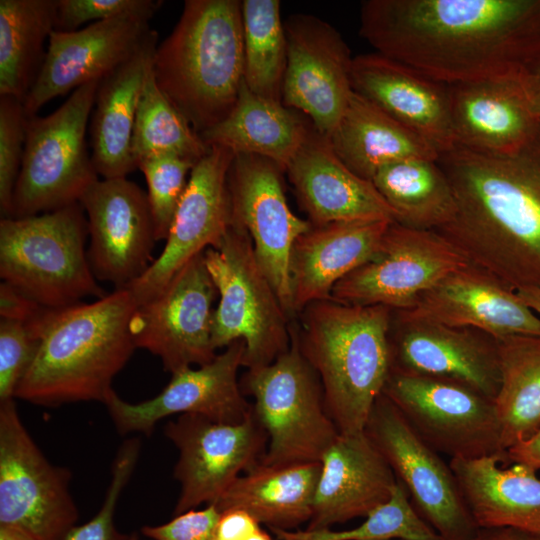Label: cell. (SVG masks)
<instances>
[{"instance_id": "f907efd6", "label": "cell", "mask_w": 540, "mask_h": 540, "mask_svg": "<svg viewBox=\"0 0 540 540\" xmlns=\"http://www.w3.org/2000/svg\"><path fill=\"white\" fill-rule=\"evenodd\" d=\"M521 300L540 317V288H525L517 291Z\"/></svg>"}, {"instance_id": "83f0119b", "label": "cell", "mask_w": 540, "mask_h": 540, "mask_svg": "<svg viewBox=\"0 0 540 540\" xmlns=\"http://www.w3.org/2000/svg\"><path fill=\"white\" fill-rule=\"evenodd\" d=\"M391 223L336 222L300 235L289 262L294 316L313 302L331 299L339 281L374 257Z\"/></svg>"}, {"instance_id": "681fc988", "label": "cell", "mask_w": 540, "mask_h": 540, "mask_svg": "<svg viewBox=\"0 0 540 540\" xmlns=\"http://www.w3.org/2000/svg\"><path fill=\"white\" fill-rule=\"evenodd\" d=\"M524 80L533 108L540 117V64Z\"/></svg>"}, {"instance_id": "44dd1931", "label": "cell", "mask_w": 540, "mask_h": 540, "mask_svg": "<svg viewBox=\"0 0 540 540\" xmlns=\"http://www.w3.org/2000/svg\"><path fill=\"white\" fill-rule=\"evenodd\" d=\"M151 17L124 14L72 32L53 30L38 76L23 106L27 117L57 96L104 76L157 36Z\"/></svg>"}, {"instance_id": "bcb514c9", "label": "cell", "mask_w": 540, "mask_h": 540, "mask_svg": "<svg viewBox=\"0 0 540 540\" xmlns=\"http://www.w3.org/2000/svg\"><path fill=\"white\" fill-rule=\"evenodd\" d=\"M260 529V523L248 512L228 509L220 512L215 540H247Z\"/></svg>"}, {"instance_id": "2e32d148", "label": "cell", "mask_w": 540, "mask_h": 540, "mask_svg": "<svg viewBox=\"0 0 540 540\" xmlns=\"http://www.w3.org/2000/svg\"><path fill=\"white\" fill-rule=\"evenodd\" d=\"M277 164L255 155H235L228 174L232 222L249 234L258 263L293 320L290 254L311 223L289 207Z\"/></svg>"}, {"instance_id": "277c9868", "label": "cell", "mask_w": 540, "mask_h": 540, "mask_svg": "<svg viewBox=\"0 0 540 540\" xmlns=\"http://www.w3.org/2000/svg\"><path fill=\"white\" fill-rule=\"evenodd\" d=\"M392 310L321 300L293 319L299 349L317 373L340 434L364 431L391 371Z\"/></svg>"}, {"instance_id": "ac0fdd59", "label": "cell", "mask_w": 540, "mask_h": 540, "mask_svg": "<svg viewBox=\"0 0 540 540\" xmlns=\"http://www.w3.org/2000/svg\"><path fill=\"white\" fill-rule=\"evenodd\" d=\"M235 154L222 146L192 168L161 254L128 289L137 305L156 296L192 258L216 247L232 223L228 174Z\"/></svg>"}, {"instance_id": "4316f807", "label": "cell", "mask_w": 540, "mask_h": 540, "mask_svg": "<svg viewBox=\"0 0 540 540\" xmlns=\"http://www.w3.org/2000/svg\"><path fill=\"white\" fill-rule=\"evenodd\" d=\"M320 464L307 529L330 528L366 517L390 499L397 483L391 467L365 431L340 434Z\"/></svg>"}, {"instance_id": "ee69618b", "label": "cell", "mask_w": 540, "mask_h": 540, "mask_svg": "<svg viewBox=\"0 0 540 540\" xmlns=\"http://www.w3.org/2000/svg\"><path fill=\"white\" fill-rule=\"evenodd\" d=\"M159 0H57L54 30L72 32L88 21H102L124 14L152 17Z\"/></svg>"}, {"instance_id": "f1b7e54d", "label": "cell", "mask_w": 540, "mask_h": 540, "mask_svg": "<svg viewBox=\"0 0 540 540\" xmlns=\"http://www.w3.org/2000/svg\"><path fill=\"white\" fill-rule=\"evenodd\" d=\"M499 455L453 458L449 465L479 528L511 527L540 534V478L535 470Z\"/></svg>"}, {"instance_id": "ffe728a7", "label": "cell", "mask_w": 540, "mask_h": 540, "mask_svg": "<svg viewBox=\"0 0 540 540\" xmlns=\"http://www.w3.org/2000/svg\"><path fill=\"white\" fill-rule=\"evenodd\" d=\"M79 203L87 215L95 278L115 290L128 288L153 263L157 240L147 193L127 178L98 179Z\"/></svg>"}, {"instance_id": "e0dca14e", "label": "cell", "mask_w": 540, "mask_h": 540, "mask_svg": "<svg viewBox=\"0 0 540 540\" xmlns=\"http://www.w3.org/2000/svg\"><path fill=\"white\" fill-rule=\"evenodd\" d=\"M285 23L287 66L282 103L309 119L328 137L353 94V57L341 34L328 22L293 14Z\"/></svg>"}, {"instance_id": "60d3db41", "label": "cell", "mask_w": 540, "mask_h": 540, "mask_svg": "<svg viewBox=\"0 0 540 540\" xmlns=\"http://www.w3.org/2000/svg\"><path fill=\"white\" fill-rule=\"evenodd\" d=\"M46 308L21 317H0V402L15 398L39 344L40 322Z\"/></svg>"}, {"instance_id": "ab89813d", "label": "cell", "mask_w": 540, "mask_h": 540, "mask_svg": "<svg viewBox=\"0 0 540 540\" xmlns=\"http://www.w3.org/2000/svg\"><path fill=\"white\" fill-rule=\"evenodd\" d=\"M195 164L183 158L163 155L141 160L138 169L145 176L156 240H166L178 205Z\"/></svg>"}, {"instance_id": "f6af8a7d", "label": "cell", "mask_w": 540, "mask_h": 540, "mask_svg": "<svg viewBox=\"0 0 540 540\" xmlns=\"http://www.w3.org/2000/svg\"><path fill=\"white\" fill-rule=\"evenodd\" d=\"M220 512L214 503L204 509H191L176 515L169 522L144 526L141 532L152 540H215Z\"/></svg>"}, {"instance_id": "7dc6e473", "label": "cell", "mask_w": 540, "mask_h": 540, "mask_svg": "<svg viewBox=\"0 0 540 540\" xmlns=\"http://www.w3.org/2000/svg\"><path fill=\"white\" fill-rule=\"evenodd\" d=\"M506 462L524 464L535 471L540 469V428L529 439L520 442L505 453Z\"/></svg>"}, {"instance_id": "8992f818", "label": "cell", "mask_w": 540, "mask_h": 540, "mask_svg": "<svg viewBox=\"0 0 540 540\" xmlns=\"http://www.w3.org/2000/svg\"><path fill=\"white\" fill-rule=\"evenodd\" d=\"M87 218L80 203L0 221V277L34 303L50 309L107 295L92 272L85 244Z\"/></svg>"}, {"instance_id": "74e56055", "label": "cell", "mask_w": 540, "mask_h": 540, "mask_svg": "<svg viewBox=\"0 0 540 540\" xmlns=\"http://www.w3.org/2000/svg\"><path fill=\"white\" fill-rule=\"evenodd\" d=\"M209 148L160 90L151 64L139 99L132 135L131 152L136 166L143 159L163 155L196 164Z\"/></svg>"}, {"instance_id": "816d5d0a", "label": "cell", "mask_w": 540, "mask_h": 540, "mask_svg": "<svg viewBox=\"0 0 540 540\" xmlns=\"http://www.w3.org/2000/svg\"><path fill=\"white\" fill-rule=\"evenodd\" d=\"M0 540H36L26 532L11 526L0 525Z\"/></svg>"}, {"instance_id": "8d00e7d4", "label": "cell", "mask_w": 540, "mask_h": 540, "mask_svg": "<svg viewBox=\"0 0 540 540\" xmlns=\"http://www.w3.org/2000/svg\"><path fill=\"white\" fill-rule=\"evenodd\" d=\"M244 76L253 93L282 102L287 66V39L279 0L241 3Z\"/></svg>"}, {"instance_id": "5b68a950", "label": "cell", "mask_w": 540, "mask_h": 540, "mask_svg": "<svg viewBox=\"0 0 540 540\" xmlns=\"http://www.w3.org/2000/svg\"><path fill=\"white\" fill-rule=\"evenodd\" d=\"M240 0H186L155 50V81L198 133L233 109L244 76Z\"/></svg>"}, {"instance_id": "1f68e13d", "label": "cell", "mask_w": 540, "mask_h": 540, "mask_svg": "<svg viewBox=\"0 0 540 540\" xmlns=\"http://www.w3.org/2000/svg\"><path fill=\"white\" fill-rule=\"evenodd\" d=\"M320 462L270 466L259 462L240 475L214 504L219 512L240 509L269 528L296 530L309 522Z\"/></svg>"}, {"instance_id": "b9f144b4", "label": "cell", "mask_w": 540, "mask_h": 540, "mask_svg": "<svg viewBox=\"0 0 540 540\" xmlns=\"http://www.w3.org/2000/svg\"><path fill=\"white\" fill-rule=\"evenodd\" d=\"M141 449L138 438H131L119 447L111 468V481L100 510L86 523L74 526L63 540H131L115 526L114 515L120 495L137 464Z\"/></svg>"}, {"instance_id": "484cf974", "label": "cell", "mask_w": 540, "mask_h": 540, "mask_svg": "<svg viewBox=\"0 0 540 540\" xmlns=\"http://www.w3.org/2000/svg\"><path fill=\"white\" fill-rule=\"evenodd\" d=\"M285 173L312 226L368 220L396 222L393 210L372 181L353 173L336 155L328 138L314 127Z\"/></svg>"}, {"instance_id": "836d02e7", "label": "cell", "mask_w": 540, "mask_h": 540, "mask_svg": "<svg viewBox=\"0 0 540 540\" xmlns=\"http://www.w3.org/2000/svg\"><path fill=\"white\" fill-rule=\"evenodd\" d=\"M372 183L400 225L437 231L455 216L453 190L437 159L408 158L390 163L377 171Z\"/></svg>"}, {"instance_id": "8fae6325", "label": "cell", "mask_w": 540, "mask_h": 540, "mask_svg": "<svg viewBox=\"0 0 540 540\" xmlns=\"http://www.w3.org/2000/svg\"><path fill=\"white\" fill-rule=\"evenodd\" d=\"M70 479L31 438L14 399L0 402V525L36 540H63L79 517Z\"/></svg>"}, {"instance_id": "e575fe53", "label": "cell", "mask_w": 540, "mask_h": 540, "mask_svg": "<svg viewBox=\"0 0 540 540\" xmlns=\"http://www.w3.org/2000/svg\"><path fill=\"white\" fill-rule=\"evenodd\" d=\"M500 386L493 401L505 452L540 428V336L496 339Z\"/></svg>"}, {"instance_id": "7a4b0ae2", "label": "cell", "mask_w": 540, "mask_h": 540, "mask_svg": "<svg viewBox=\"0 0 540 540\" xmlns=\"http://www.w3.org/2000/svg\"><path fill=\"white\" fill-rule=\"evenodd\" d=\"M456 213L436 232L515 291L540 288V130L519 150L440 154Z\"/></svg>"}, {"instance_id": "603a6c76", "label": "cell", "mask_w": 540, "mask_h": 540, "mask_svg": "<svg viewBox=\"0 0 540 540\" xmlns=\"http://www.w3.org/2000/svg\"><path fill=\"white\" fill-rule=\"evenodd\" d=\"M395 311L409 319L474 328L495 339L540 336V317L517 291L471 263L446 275L413 307Z\"/></svg>"}, {"instance_id": "7bdbcfd3", "label": "cell", "mask_w": 540, "mask_h": 540, "mask_svg": "<svg viewBox=\"0 0 540 540\" xmlns=\"http://www.w3.org/2000/svg\"><path fill=\"white\" fill-rule=\"evenodd\" d=\"M23 102L0 96V211L11 218L13 195L20 173L26 139Z\"/></svg>"}, {"instance_id": "9c48e42d", "label": "cell", "mask_w": 540, "mask_h": 540, "mask_svg": "<svg viewBox=\"0 0 540 540\" xmlns=\"http://www.w3.org/2000/svg\"><path fill=\"white\" fill-rule=\"evenodd\" d=\"M99 82L94 80L75 89L47 116L27 117L24 155L11 218L79 203L98 180L85 135Z\"/></svg>"}, {"instance_id": "7c38bea8", "label": "cell", "mask_w": 540, "mask_h": 540, "mask_svg": "<svg viewBox=\"0 0 540 540\" xmlns=\"http://www.w3.org/2000/svg\"><path fill=\"white\" fill-rule=\"evenodd\" d=\"M365 433L407 491L419 515L441 540H468L479 529L452 469L410 427L382 393L369 414Z\"/></svg>"}, {"instance_id": "7402d4cb", "label": "cell", "mask_w": 540, "mask_h": 540, "mask_svg": "<svg viewBox=\"0 0 540 540\" xmlns=\"http://www.w3.org/2000/svg\"><path fill=\"white\" fill-rule=\"evenodd\" d=\"M388 337L391 371L447 379L496 396L498 346L487 333L409 319L392 310Z\"/></svg>"}, {"instance_id": "52a82bcc", "label": "cell", "mask_w": 540, "mask_h": 540, "mask_svg": "<svg viewBox=\"0 0 540 540\" xmlns=\"http://www.w3.org/2000/svg\"><path fill=\"white\" fill-rule=\"evenodd\" d=\"M204 260L219 296L214 348L242 340L243 367L271 364L290 347L292 319L261 269L248 232L232 222L219 244L204 251Z\"/></svg>"}, {"instance_id": "f546056e", "label": "cell", "mask_w": 540, "mask_h": 540, "mask_svg": "<svg viewBox=\"0 0 540 540\" xmlns=\"http://www.w3.org/2000/svg\"><path fill=\"white\" fill-rule=\"evenodd\" d=\"M158 36L98 85L90 124L92 162L103 179L126 178L137 169L131 142L139 99Z\"/></svg>"}, {"instance_id": "d6986e66", "label": "cell", "mask_w": 540, "mask_h": 540, "mask_svg": "<svg viewBox=\"0 0 540 540\" xmlns=\"http://www.w3.org/2000/svg\"><path fill=\"white\" fill-rule=\"evenodd\" d=\"M244 351V341L237 340L211 362L173 373L169 383L151 399L129 403L113 390L104 404L121 434L150 435L160 420L177 414H196L217 422L240 423L253 411V404L246 400L238 381Z\"/></svg>"}, {"instance_id": "5bb4252c", "label": "cell", "mask_w": 540, "mask_h": 540, "mask_svg": "<svg viewBox=\"0 0 540 540\" xmlns=\"http://www.w3.org/2000/svg\"><path fill=\"white\" fill-rule=\"evenodd\" d=\"M164 433L178 450L174 477L180 494L174 516L216 502L242 473L262 461L268 445L254 409L236 424L181 414L165 425Z\"/></svg>"}, {"instance_id": "3957f363", "label": "cell", "mask_w": 540, "mask_h": 540, "mask_svg": "<svg viewBox=\"0 0 540 540\" xmlns=\"http://www.w3.org/2000/svg\"><path fill=\"white\" fill-rule=\"evenodd\" d=\"M136 307L132 293L119 289L92 303L46 308L36 354L15 398L42 406L104 403L136 349L130 330Z\"/></svg>"}, {"instance_id": "f35d334b", "label": "cell", "mask_w": 540, "mask_h": 540, "mask_svg": "<svg viewBox=\"0 0 540 540\" xmlns=\"http://www.w3.org/2000/svg\"><path fill=\"white\" fill-rule=\"evenodd\" d=\"M279 540H441L419 515L397 481L390 499L370 512L358 526L346 530L269 528Z\"/></svg>"}, {"instance_id": "30bf717a", "label": "cell", "mask_w": 540, "mask_h": 540, "mask_svg": "<svg viewBox=\"0 0 540 540\" xmlns=\"http://www.w3.org/2000/svg\"><path fill=\"white\" fill-rule=\"evenodd\" d=\"M382 393L439 454L450 459L505 457L494 401L477 390L447 379L390 371Z\"/></svg>"}, {"instance_id": "d590c367", "label": "cell", "mask_w": 540, "mask_h": 540, "mask_svg": "<svg viewBox=\"0 0 540 540\" xmlns=\"http://www.w3.org/2000/svg\"><path fill=\"white\" fill-rule=\"evenodd\" d=\"M57 0H0V96L24 102L55 27Z\"/></svg>"}, {"instance_id": "4dcf8cb0", "label": "cell", "mask_w": 540, "mask_h": 540, "mask_svg": "<svg viewBox=\"0 0 540 540\" xmlns=\"http://www.w3.org/2000/svg\"><path fill=\"white\" fill-rule=\"evenodd\" d=\"M312 127L300 112L251 92L242 82L231 112L199 135L209 147L222 146L235 155L260 156L285 172Z\"/></svg>"}, {"instance_id": "ba28073f", "label": "cell", "mask_w": 540, "mask_h": 540, "mask_svg": "<svg viewBox=\"0 0 540 540\" xmlns=\"http://www.w3.org/2000/svg\"><path fill=\"white\" fill-rule=\"evenodd\" d=\"M240 386L268 435L262 463L320 462L340 435L327 412L320 379L301 353L291 323L289 349L269 365L250 368Z\"/></svg>"}, {"instance_id": "db71d44e", "label": "cell", "mask_w": 540, "mask_h": 540, "mask_svg": "<svg viewBox=\"0 0 540 540\" xmlns=\"http://www.w3.org/2000/svg\"><path fill=\"white\" fill-rule=\"evenodd\" d=\"M131 540H138L137 537L135 535H132V539Z\"/></svg>"}, {"instance_id": "d4e9b609", "label": "cell", "mask_w": 540, "mask_h": 540, "mask_svg": "<svg viewBox=\"0 0 540 540\" xmlns=\"http://www.w3.org/2000/svg\"><path fill=\"white\" fill-rule=\"evenodd\" d=\"M353 92L420 136L438 153L455 148L448 85L378 53L353 57Z\"/></svg>"}, {"instance_id": "cb8c5ba5", "label": "cell", "mask_w": 540, "mask_h": 540, "mask_svg": "<svg viewBox=\"0 0 540 540\" xmlns=\"http://www.w3.org/2000/svg\"><path fill=\"white\" fill-rule=\"evenodd\" d=\"M525 78L448 85L455 147L483 154L513 153L540 130Z\"/></svg>"}, {"instance_id": "f5cc1de1", "label": "cell", "mask_w": 540, "mask_h": 540, "mask_svg": "<svg viewBox=\"0 0 540 540\" xmlns=\"http://www.w3.org/2000/svg\"><path fill=\"white\" fill-rule=\"evenodd\" d=\"M247 540H273V539L267 532L260 529L257 532H255L252 536H250Z\"/></svg>"}, {"instance_id": "c3c4849f", "label": "cell", "mask_w": 540, "mask_h": 540, "mask_svg": "<svg viewBox=\"0 0 540 540\" xmlns=\"http://www.w3.org/2000/svg\"><path fill=\"white\" fill-rule=\"evenodd\" d=\"M468 540H540V534L511 527L479 528Z\"/></svg>"}, {"instance_id": "9a60e30c", "label": "cell", "mask_w": 540, "mask_h": 540, "mask_svg": "<svg viewBox=\"0 0 540 540\" xmlns=\"http://www.w3.org/2000/svg\"><path fill=\"white\" fill-rule=\"evenodd\" d=\"M217 296L203 252L156 296L137 305L130 323L136 348L158 356L171 374L211 362L217 355L212 342Z\"/></svg>"}, {"instance_id": "d6a6232c", "label": "cell", "mask_w": 540, "mask_h": 540, "mask_svg": "<svg viewBox=\"0 0 540 540\" xmlns=\"http://www.w3.org/2000/svg\"><path fill=\"white\" fill-rule=\"evenodd\" d=\"M327 138L339 159L369 181L390 163L439 156L424 139L355 92Z\"/></svg>"}, {"instance_id": "4fadbf2b", "label": "cell", "mask_w": 540, "mask_h": 540, "mask_svg": "<svg viewBox=\"0 0 540 540\" xmlns=\"http://www.w3.org/2000/svg\"><path fill=\"white\" fill-rule=\"evenodd\" d=\"M469 261L436 231L391 223L374 257L339 281L331 299L350 305L406 310Z\"/></svg>"}, {"instance_id": "6da1fadb", "label": "cell", "mask_w": 540, "mask_h": 540, "mask_svg": "<svg viewBox=\"0 0 540 540\" xmlns=\"http://www.w3.org/2000/svg\"><path fill=\"white\" fill-rule=\"evenodd\" d=\"M359 32L445 85L525 78L540 64V0H367Z\"/></svg>"}]
</instances>
